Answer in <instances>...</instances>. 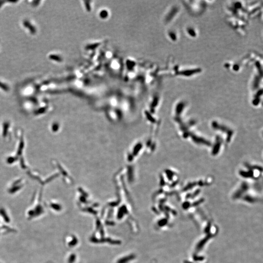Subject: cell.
<instances>
[{
	"label": "cell",
	"instance_id": "obj_1",
	"mask_svg": "<svg viewBox=\"0 0 263 263\" xmlns=\"http://www.w3.org/2000/svg\"><path fill=\"white\" fill-rule=\"evenodd\" d=\"M23 25L27 28L28 29H29L31 33L35 34L36 32V29L35 28V27L30 23V22L28 20H25L23 22Z\"/></svg>",
	"mask_w": 263,
	"mask_h": 263
},
{
	"label": "cell",
	"instance_id": "obj_2",
	"mask_svg": "<svg viewBox=\"0 0 263 263\" xmlns=\"http://www.w3.org/2000/svg\"><path fill=\"white\" fill-rule=\"evenodd\" d=\"M49 58H50V59H52L54 61H57V62H60L62 60L61 57H59V56H56V55H50V56H49Z\"/></svg>",
	"mask_w": 263,
	"mask_h": 263
},
{
	"label": "cell",
	"instance_id": "obj_3",
	"mask_svg": "<svg viewBox=\"0 0 263 263\" xmlns=\"http://www.w3.org/2000/svg\"><path fill=\"white\" fill-rule=\"evenodd\" d=\"M0 88H1L3 90H4L5 91H9V88L8 86L6 84H4V83H1V81H0Z\"/></svg>",
	"mask_w": 263,
	"mask_h": 263
}]
</instances>
